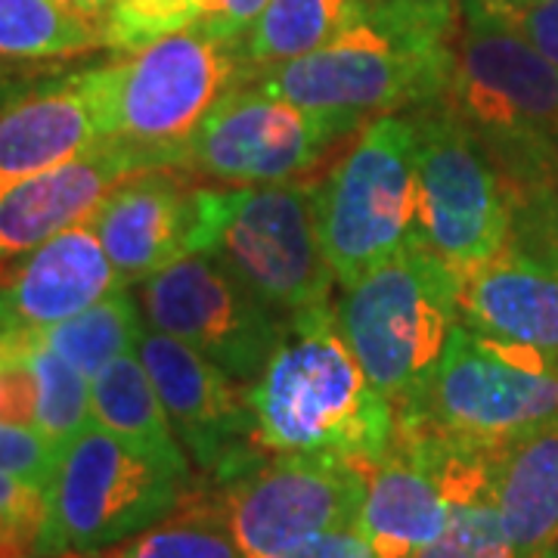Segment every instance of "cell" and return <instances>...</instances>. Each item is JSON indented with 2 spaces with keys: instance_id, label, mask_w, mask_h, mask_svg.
<instances>
[{
  "instance_id": "d590c367",
  "label": "cell",
  "mask_w": 558,
  "mask_h": 558,
  "mask_svg": "<svg viewBox=\"0 0 558 558\" xmlns=\"http://www.w3.org/2000/svg\"><path fill=\"white\" fill-rule=\"evenodd\" d=\"M32 558H119V546L90 549V553H38V556Z\"/></svg>"
},
{
  "instance_id": "74e56055",
  "label": "cell",
  "mask_w": 558,
  "mask_h": 558,
  "mask_svg": "<svg viewBox=\"0 0 558 558\" xmlns=\"http://www.w3.org/2000/svg\"><path fill=\"white\" fill-rule=\"evenodd\" d=\"M549 558H558V549H556V553H553V556H549Z\"/></svg>"
},
{
  "instance_id": "ba28073f",
  "label": "cell",
  "mask_w": 558,
  "mask_h": 558,
  "mask_svg": "<svg viewBox=\"0 0 558 558\" xmlns=\"http://www.w3.org/2000/svg\"><path fill=\"white\" fill-rule=\"evenodd\" d=\"M252 75L242 44L199 22L112 62V140L156 168H180L202 121Z\"/></svg>"
},
{
  "instance_id": "5bb4252c",
  "label": "cell",
  "mask_w": 558,
  "mask_h": 558,
  "mask_svg": "<svg viewBox=\"0 0 558 558\" xmlns=\"http://www.w3.org/2000/svg\"><path fill=\"white\" fill-rule=\"evenodd\" d=\"M137 354L183 447L215 481L255 459V413L242 379L165 332H143Z\"/></svg>"
},
{
  "instance_id": "8d00e7d4",
  "label": "cell",
  "mask_w": 558,
  "mask_h": 558,
  "mask_svg": "<svg viewBox=\"0 0 558 558\" xmlns=\"http://www.w3.org/2000/svg\"><path fill=\"white\" fill-rule=\"evenodd\" d=\"M494 3H527V0H494Z\"/></svg>"
},
{
  "instance_id": "8992f818",
  "label": "cell",
  "mask_w": 558,
  "mask_h": 558,
  "mask_svg": "<svg viewBox=\"0 0 558 558\" xmlns=\"http://www.w3.org/2000/svg\"><path fill=\"white\" fill-rule=\"evenodd\" d=\"M336 317L366 379L398 413L422 395L447 351L459 323L457 277L416 240L344 286Z\"/></svg>"
},
{
  "instance_id": "2e32d148",
  "label": "cell",
  "mask_w": 558,
  "mask_h": 558,
  "mask_svg": "<svg viewBox=\"0 0 558 558\" xmlns=\"http://www.w3.org/2000/svg\"><path fill=\"white\" fill-rule=\"evenodd\" d=\"M124 286L90 215L0 274V344L38 339Z\"/></svg>"
},
{
  "instance_id": "7a4b0ae2",
  "label": "cell",
  "mask_w": 558,
  "mask_h": 558,
  "mask_svg": "<svg viewBox=\"0 0 558 558\" xmlns=\"http://www.w3.org/2000/svg\"><path fill=\"white\" fill-rule=\"evenodd\" d=\"M248 398L260 450L373 462L395 440V407L366 379L332 307L286 323Z\"/></svg>"
},
{
  "instance_id": "e575fe53",
  "label": "cell",
  "mask_w": 558,
  "mask_h": 558,
  "mask_svg": "<svg viewBox=\"0 0 558 558\" xmlns=\"http://www.w3.org/2000/svg\"><path fill=\"white\" fill-rule=\"evenodd\" d=\"M60 3L65 10L84 16L87 22H94L97 28H102V35H106V20H109V10H112L116 0H60Z\"/></svg>"
},
{
  "instance_id": "484cf974",
  "label": "cell",
  "mask_w": 558,
  "mask_h": 558,
  "mask_svg": "<svg viewBox=\"0 0 558 558\" xmlns=\"http://www.w3.org/2000/svg\"><path fill=\"white\" fill-rule=\"evenodd\" d=\"M119 558H245V553L218 494L190 490L168 519L119 543Z\"/></svg>"
},
{
  "instance_id": "d6986e66",
  "label": "cell",
  "mask_w": 558,
  "mask_h": 558,
  "mask_svg": "<svg viewBox=\"0 0 558 558\" xmlns=\"http://www.w3.org/2000/svg\"><path fill=\"white\" fill-rule=\"evenodd\" d=\"M366 475L360 534L376 558H418L440 537L450 499L428 453L403 435L373 462H357Z\"/></svg>"
},
{
  "instance_id": "f546056e",
  "label": "cell",
  "mask_w": 558,
  "mask_h": 558,
  "mask_svg": "<svg viewBox=\"0 0 558 558\" xmlns=\"http://www.w3.org/2000/svg\"><path fill=\"white\" fill-rule=\"evenodd\" d=\"M57 457L60 447L44 438L38 428L0 422V475H13L47 490Z\"/></svg>"
},
{
  "instance_id": "d4e9b609",
  "label": "cell",
  "mask_w": 558,
  "mask_h": 558,
  "mask_svg": "<svg viewBox=\"0 0 558 558\" xmlns=\"http://www.w3.org/2000/svg\"><path fill=\"white\" fill-rule=\"evenodd\" d=\"M146 329L140 319L134 295L119 286L106 299L81 311L78 317L65 319L60 326L47 329L38 341L53 354L78 366L87 379H94L106 363H112L128 351H137V341Z\"/></svg>"
},
{
  "instance_id": "d6a6232c",
  "label": "cell",
  "mask_w": 558,
  "mask_h": 558,
  "mask_svg": "<svg viewBox=\"0 0 558 558\" xmlns=\"http://www.w3.org/2000/svg\"><path fill=\"white\" fill-rule=\"evenodd\" d=\"M264 7L267 0H199V25L218 38L242 44Z\"/></svg>"
},
{
  "instance_id": "ac0fdd59",
  "label": "cell",
  "mask_w": 558,
  "mask_h": 558,
  "mask_svg": "<svg viewBox=\"0 0 558 558\" xmlns=\"http://www.w3.org/2000/svg\"><path fill=\"white\" fill-rule=\"evenodd\" d=\"M156 165L124 143H102L0 196V260L25 255L65 227L87 218L121 180Z\"/></svg>"
},
{
  "instance_id": "7c38bea8",
  "label": "cell",
  "mask_w": 558,
  "mask_h": 558,
  "mask_svg": "<svg viewBox=\"0 0 558 558\" xmlns=\"http://www.w3.org/2000/svg\"><path fill=\"white\" fill-rule=\"evenodd\" d=\"M140 295L156 332L190 344L242 381L258 379L289 323L211 252L168 264L143 279Z\"/></svg>"
},
{
  "instance_id": "4316f807",
  "label": "cell",
  "mask_w": 558,
  "mask_h": 558,
  "mask_svg": "<svg viewBox=\"0 0 558 558\" xmlns=\"http://www.w3.org/2000/svg\"><path fill=\"white\" fill-rule=\"evenodd\" d=\"M38 388V407H35V428L57 447H65L78 432L94 422L90 407V379L72 366L69 360L44 348L38 339L20 341Z\"/></svg>"
},
{
  "instance_id": "4dcf8cb0",
  "label": "cell",
  "mask_w": 558,
  "mask_h": 558,
  "mask_svg": "<svg viewBox=\"0 0 558 558\" xmlns=\"http://www.w3.org/2000/svg\"><path fill=\"white\" fill-rule=\"evenodd\" d=\"M512 242L546 264L558 267V183L534 199L515 205Z\"/></svg>"
},
{
  "instance_id": "277c9868",
  "label": "cell",
  "mask_w": 558,
  "mask_h": 558,
  "mask_svg": "<svg viewBox=\"0 0 558 558\" xmlns=\"http://www.w3.org/2000/svg\"><path fill=\"white\" fill-rule=\"evenodd\" d=\"M186 494L183 450H153L90 422L62 447L47 481L38 553L119 546L168 519Z\"/></svg>"
},
{
  "instance_id": "30bf717a",
  "label": "cell",
  "mask_w": 558,
  "mask_h": 558,
  "mask_svg": "<svg viewBox=\"0 0 558 558\" xmlns=\"http://www.w3.org/2000/svg\"><path fill=\"white\" fill-rule=\"evenodd\" d=\"M418 227L453 277H465L509 248L515 205L494 159L444 102L416 116Z\"/></svg>"
},
{
  "instance_id": "44dd1931",
  "label": "cell",
  "mask_w": 558,
  "mask_h": 558,
  "mask_svg": "<svg viewBox=\"0 0 558 558\" xmlns=\"http://www.w3.org/2000/svg\"><path fill=\"white\" fill-rule=\"evenodd\" d=\"M494 497L515 558L558 549V425L506 444L494 459Z\"/></svg>"
},
{
  "instance_id": "3957f363",
  "label": "cell",
  "mask_w": 558,
  "mask_h": 558,
  "mask_svg": "<svg viewBox=\"0 0 558 558\" xmlns=\"http://www.w3.org/2000/svg\"><path fill=\"white\" fill-rule=\"evenodd\" d=\"M447 106L506 180L512 205L558 183V65L490 0H462Z\"/></svg>"
},
{
  "instance_id": "83f0119b",
  "label": "cell",
  "mask_w": 558,
  "mask_h": 558,
  "mask_svg": "<svg viewBox=\"0 0 558 558\" xmlns=\"http://www.w3.org/2000/svg\"><path fill=\"white\" fill-rule=\"evenodd\" d=\"M199 22V0H116L106 20V47L140 50Z\"/></svg>"
},
{
  "instance_id": "6da1fadb",
  "label": "cell",
  "mask_w": 558,
  "mask_h": 558,
  "mask_svg": "<svg viewBox=\"0 0 558 558\" xmlns=\"http://www.w3.org/2000/svg\"><path fill=\"white\" fill-rule=\"evenodd\" d=\"M462 0H369L366 16L307 57L255 75L260 94L369 116L447 97L457 65Z\"/></svg>"
},
{
  "instance_id": "cb8c5ba5",
  "label": "cell",
  "mask_w": 558,
  "mask_h": 558,
  "mask_svg": "<svg viewBox=\"0 0 558 558\" xmlns=\"http://www.w3.org/2000/svg\"><path fill=\"white\" fill-rule=\"evenodd\" d=\"M97 47H106L102 28L60 0H0V60H62Z\"/></svg>"
},
{
  "instance_id": "8fae6325",
  "label": "cell",
  "mask_w": 558,
  "mask_h": 558,
  "mask_svg": "<svg viewBox=\"0 0 558 558\" xmlns=\"http://www.w3.org/2000/svg\"><path fill=\"white\" fill-rule=\"evenodd\" d=\"M218 497L245 558H270L319 534L357 527L366 475L339 453H277L220 478Z\"/></svg>"
},
{
  "instance_id": "603a6c76",
  "label": "cell",
  "mask_w": 558,
  "mask_h": 558,
  "mask_svg": "<svg viewBox=\"0 0 558 558\" xmlns=\"http://www.w3.org/2000/svg\"><path fill=\"white\" fill-rule=\"evenodd\" d=\"M90 407L94 422L116 432L121 438L137 440L143 447L178 453L174 425L161 407L159 391L149 379L137 351H128L106 363L90 379Z\"/></svg>"
},
{
  "instance_id": "9c48e42d",
  "label": "cell",
  "mask_w": 558,
  "mask_h": 558,
  "mask_svg": "<svg viewBox=\"0 0 558 558\" xmlns=\"http://www.w3.org/2000/svg\"><path fill=\"white\" fill-rule=\"evenodd\" d=\"M319 242L341 286L357 282L410 242L418 227L416 119L379 116L317 186Z\"/></svg>"
},
{
  "instance_id": "52a82bcc",
  "label": "cell",
  "mask_w": 558,
  "mask_h": 558,
  "mask_svg": "<svg viewBox=\"0 0 558 558\" xmlns=\"http://www.w3.org/2000/svg\"><path fill=\"white\" fill-rule=\"evenodd\" d=\"M193 252L227 260L286 319L329 307L339 282L317 227V186L196 190Z\"/></svg>"
},
{
  "instance_id": "5b68a950",
  "label": "cell",
  "mask_w": 558,
  "mask_h": 558,
  "mask_svg": "<svg viewBox=\"0 0 558 558\" xmlns=\"http://www.w3.org/2000/svg\"><path fill=\"white\" fill-rule=\"evenodd\" d=\"M395 425L481 450H502L558 425V357L459 319L435 376Z\"/></svg>"
},
{
  "instance_id": "4fadbf2b",
  "label": "cell",
  "mask_w": 558,
  "mask_h": 558,
  "mask_svg": "<svg viewBox=\"0 0 558 558\" xmlns=\"http://www.w3.org/2000/svg\"><path fill=\"white\" fill-rule=\"evenodd\" d=\"M360 116L317 112L255 90H233L186 143L180 168L242 186L289 183L314 171Z\"/></svg>"
},
{
  "instance_id": "1f68e13d",
  "label": "cell",
  "mask_w": 558,
  "mask_h": 558,
  "mask_svg": "<svg viewBox=\"0 0 558 558\" xmlns=\"http://www.w3.org/2000/svg\"><path fill=\"white\" fill-rule=\"evenodd\" d=\"M494 7L537 47L539 53H546L558 65V0L494 3Z\"/></svg>"
},
{
  "instance_id": "836d02e7",
  "label": "cell",
  "mask_w": 558,
  "mask_h": 558,
  "mask_svg": "<svg viewBox=\"0 0 558 558\" xmlns=\"http://www.w3.org/2000/svg\"><path fill=\"white\" fill-rule=\"evenodd\" d=\"M270 558H376V553L360 534V527H339Z\"/></svg>"
},
{
  "instance_id": "f1b7e54d",
  "label": "cell",
  "mask_w": 558,
  "mask_h": 558,
  "mask_svg": "<svg viewBox=\"0 0 558 558\" xmlns=\"http://www.w3.org/2000/svg\"><path fill=\"white\" fill-rule=\"evenodd\" d=\"M47 515V490L38 484L0 475V558L38 556Z\"/></svg>"
},
{
  "instance_id": "ffe728a7",
  "label": "cell",
  "mask_w": 558,
  "mask_h": 558,
  "mask_svg": "<svg viewBox=\"0 0 558 558\" xmlns=\"http://www.w3.org/2000/svg\"><path fill=\"white\" fill-rule=\"evenodd\" d=\"M459 319L558 357V267L509 242L497 258L457 279Z\"/></svg>"
},
{
  "instance_id": "9a60e30c",
  "label": "cell",
  "mask_w": 558,
  "mask_h": 558,
  "mask_svg": "<svg viewBox=\"0 0 558 558\" xmlns=\"http://www.w3.org/2000/svg\"><path fill=\"white\" fill-rule=\"evenodd\" d=\"M112 62L22 87L0 106V196L112 140Z\"/></svg>"
},
{
  "instance_id": "e0dca14e",
  "label": "cell",
  "mask_w": 558,
  "mask_h": 558,
  "mask_svg": "<svg viewBox=\"0 0 558 558\" xmlns=\"http://www.w3.org/2000/svg\"><path fill=\"white\" fill-rule=\"evenodd\" d=\"M178 168L140 171L112 186L90 211V223L124 286L143 282L183 255H193L196 190Z\"/></svg>"
},
{
  "instance_id": "7402d4cb",
  "label": "cell",
  "mask_w": 558,
  "mask_h": 558,
  "mask_svg": "<svg viewBox=\"0 0 558 558\" xmlns=\"http://www.w3.org/2000/svg\"><path fill=\"white\" fill-rule=\"evenodd\" d=\"M366 10L369 0H267L260 20L242 40L252 78L332 44L354 28Z\"/></svg>"
}]
</instances>
